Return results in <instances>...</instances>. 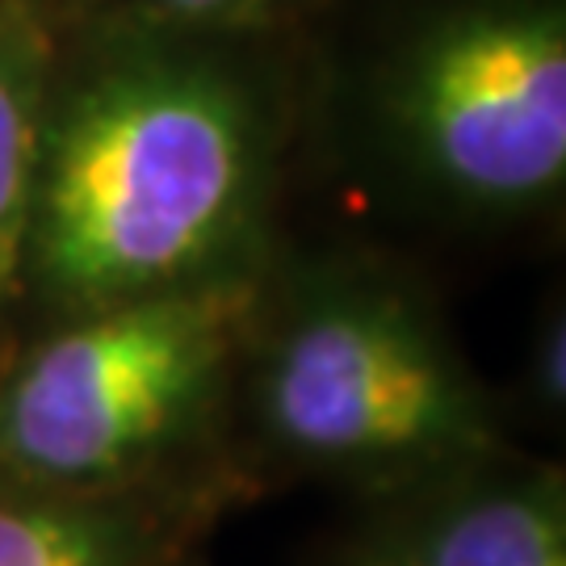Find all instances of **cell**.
<instances>
[{
    "label": "cell",
    "mask_w": 566,
    "mask_h": 566,
    "mask_svg": "<svg viewBox=\"0 0 566 566\" xmlns=\"http://www.w3.org/2000/svg\"><path fill=\"white\" fill-rule=\"evenodd\" d=\"M252 177V114L231 84L181 63L122 67L42 139L30 248L76 303L172 290L235 231Z\"/></svg>",
    "instance_id": "1"
},
{
    "label": "cell",
    "mask_w": 566,
    "mask_h": 566,
    "mask_svg": "<svg viewBox=\"0 0 566 566\" xmlns=\"http://www.w3.org/2000/svg\"><path fill=\"white\" fill-rule=\"evenodd\" d=\"M243 298L156 290L42 344L0 395V458L55 486L114 483L202 403Z\"/></svg>",
    "instance_id": "2"
},
{
    "label": "cell",
    "mask_w": 566,
    "mask_h": 566,
    "mask_svg": "<svg viewBox=\"0 0 566 566\" xmlns=\"http://www.w3.org/2000/svg\"><path fill=\"white\" fill-rule=\"evenodd\" d=\"M420 160L465 198L516 206L566 172V25L558 9H479L432 30L399 81Z\"/></svg>",
    "instance_id": "3"
},
{
    "label": "cell",
    "mask_w": 566,
    "mask_h": 566,
    "mask_svg": "<svg viewBox=\"0 0 566 566\" xmlns=\"http://www.w3.org/2000/svg\"><path fill=\"white\" fill-rule=\"evenodd\" d=\"M264 411L285 446L336 462L416 458L474 428L446 353L386 303L311 311L269 365Z\"/></svg>",
    "instance_id": "4"
},
{
    "label": "cell",
    "mask_w": 566,
    "mask_h": 566,
    "mask_svg": "<svg viewBox=\"0 0 566 566\" xmlns=\"http://www.w3.org/2000/svg\"><path fill=\"white\" fill-rule=\"evenodd\" d=\"M348 566H566V512L558 491H479L361 537Z\"/></svg>",
    "instance_id": "5"
},
{
    "label": "cell",
    "mask_w": 566,
    "mask_h": 566,
    "mask_svg": "<svg viewBox=\"0 0 566 566\" xmlns=\"http://www.w3.org/2000/svg\"><path fill=\"white\" fill-rule=\"evenodd\" d=\"M51 42L34 13L0 9V306L13 290L34 227L42 160V88Z\"/></svg>",
    "instance_id": "6"
},
{
    "label": "cell",
    "mask_w": 566,
    "mask_h": 566,
    "mask_svg": "<svg viewBox=\"0 0 566 566\" xmlns=\"http://www.w3.org/2000/svg\"><path fill=\"white\" fill-rule=\"evenodd\" d=\"M147 533L114 507L0 495V566H139Z\"/></svg>",
    "instance_id": "7"
},
{
    "label": "cell",
    "mask_w": 566,
    "mask_h": 566,
    "mask_svg": "<svg viewBox=\"0 0 566 566\" xmlns=\"http://www.w3.org/2000/svg\"><path fill=\"white\" fill-rule=\"evenodd\" d=\"M156 4L168 9V13H177V18L214 21V18H231V13H248V9H261L269 0H156Z\"/></svg>",
    "instance_id": "8"
},
{
    "label": "cell",
    "mask_w": 566,
    "mask_h": 566,
    "mask_svg": "<svg viewBox=\"0 0 566 566\" xmlns=\"http://www.w3.org/2000/svg\"><path fill=\"white\" fill-rule=\"evenodd\" d=\"M542 382L554 386V399L563 395V327H554V340L542 348Z\"/></svg>",
    "instance_id": "9"
}]
</instances>
